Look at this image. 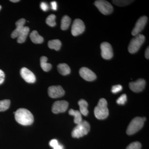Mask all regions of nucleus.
<instances>
[{
    "label": "nucleus",
    "mask_w": 149,
    "mask_h": 149,
    "mask_svg": "<svg viewBox=\"0 0 149 149\" xmlns=\"http://www.w3.org/2000/svg\"><path fill=\"white\" fill-rule=\"evenodd\" d=\"M48 94L52 98H57L64 95L65 91L61 86H52L48 88Z\"/></svg>",
    "instance_id": "10"
},
{
    "label": "nucleus",
    "mask_w": 149,
    "mask_h": 149,
    "mask_svg": "<svg viewBox=\"0 0 149 149\" xmlns=\"http://www.w3.org/2000/svg\"><path fill=\"white\" fill-rule=\"evenodd\" d=\"M94 114L96 118L100 120L105 119L109 115L107 102L104 98L100 99L97 106L94 109Z\"/></svg>",
    "instance_id": "2"
},
{
    "label": "nucleus",
    "mask_w": 149,
    "mask_h": 149,
    "mask_svg": "<svg viewBox=\"0 0 149 149\" xmlns=\"http://www.w3.org/2000/svg\"><path fill=\"white\" fill-rule=\"evenodd\" d=\"M91 128L89 123L85 120H82V122L77 124L76 127L73 129L72 132V136L73 138H80L87 135Z\"/></svg>",
    "instance_id": "3"
},
{
    "label": "nucleus",
    "mask_w": 149,
    "mask_h": 149,
    "mask_svg": "<svg viewBox=\"0 0 149 149\" xmlns=\"http://www.w3.org/2000/svg\"><path fill=\"white\" fill-rule=\"evenodd\" d=\"M10 1L11 2H12L13 3L18 2L19 1V0H11V1Z\"/></svg>",
    "instance_id": "36"
},
{
    "label": "nucleus",
    "mask_w": 149,
    "mask_h": 149,
    "mask_svg": "<svg viewBox=\"0 0 149 149\" xmlns=\"http://www.w3.org/2000/svg\"><path fill=\"white\" fill-rule=\"evenodd\" d=\"M146 85V82L144 79H139L134 82L129 83L130 90L135 93H139L144 90Z\"/></svg>",
    "instance_id": "14"
},
{
    "label": "nucleus",
    "mask_w": 149,
    "mask_h": 149,
    "mask_svg": "<svg viewBox=\"0 0 149 149\" xmlns=\"http://www.w3.org/2000/svg\"><path fill=\"white\" fill-rule=\"evenodd\" d=\"M95 6L104 15H107L112 13L113 11V7L109 2L104 0L96 1L95 2Z\"/></svg>",
    "instance_id": "6"
},
{
    "label": "nucleus",
    "mask_w": 149,
    "mask_h": 149,
    "mask_svg": "<svg viewBox=\"0 0 149 149\" xmlns=\"http://www.w3.org/2000/svg\"><path fill=\"white\" fill-rule=\"evenodd\" d=\"M29 31L28 27H24L17 37V42L18 43H22L25 42Z\"/></svg>",
    "instance_id": "16"
},
{
    "label": "nucleus",
    "mask_w": 149,
    "mask_h": 149,
    "mask_svg": "<svg viewBox=\"0 0 149 149\" xmlns=\"http://www.w3.org/2000/svg\"><path fill=\"white\" fill-rule=\"evenodd\" d=\"M53 149H64V148L62 145L58 144L56 147L54 148Z\"/></svg>",
    "instance_id": "35"
},
{
    "label": "nucleus",
    "mask_w": 149,
    "mask_h": 149,
    "mask_svg": "<svg viewBox=\"0 0 149 149\" xmlns=\"http://www.w3.org/2000/svg\"><path fill=\"white\" fill-rule=\"evenodd\" d=\"M68 103L66 101H58L54 103L52 107V111L54 113H63L68 108Z\"/></svg>",
    "instance_id": "11"
},
{
    "label": "nucleus",
    "mask_w": 149,
    "mask_h": 149,
    "mask_svg": "<svg viewBox=\"0 0 149 149\" xmlns=\"http://www.w3.org/2000/svg\"><path fill=\"white\" fill-rule=\"evenodd\" d=\"M51 8L54 10H56L57 9V3L56 2L54 1L51 3Z\"/></svg>",
    "instance_id": "33"
},
{
    "label": "nucleus",
    "mask_w": 149,
    "mask_h": 149,
    "mask_svg": "<svg viewBox=\"0 0 149 149\" xmlns=\"http://www.w3.org/2000/svg\"><path fill=\"white\" fill-rule=\"evenodd\" d=\"M145 57L146 58L149 59V47L147 48L146 50V52H145Z\"/></svg>",
    "instance_id": "34"
},
{
    "label": "nucleus",
    "mask_w": 149,
    "mask_h": 149,
    "mask_svg": "<svg viewBox=\"0 0 149 149\" xmlns=\"http://www.w3.org/2000/svg\"><path fill=\"white\" fill-rule=\"evenodd\" d=\"M145 40V37L142 34L136 35L130 41L128 50L131 54L137 52L140 49Z\"/></svg>",
    "instance_id": "5"
},
{
    "label": "nucleus",
    "mask_w": 149,
    "mask_h": 149,
    "mask_svg": "<svg viewBox=\"0 0 149 149\" xmlns=\"http://www.w3.org/2000/svg\"><path fill=\"white\" fill-rule=\"evenodd\" d=\"M134 1H128V0H115L112 1V2L116 5L118 6H124L130 4L131 3Z\"/></svg>",
    "instance_id": "26"
},
{
    "label": "nucleus",
    "mask_w": 149,
    "mask_h": 149,
    "mask_svg": "<svg viewBox=\"0 0 149 149\" xmlns=\"http://www.w3.org/2000/svg\"><path fill=\"white\" fill-rule=\"evenodd\" d=\"M122 86L121 85H114L112 87L111 92L113 94H116L122 90Z\"/></svg>",
    "instance_id": "29"
},
{
    "label": "nucleus",
    "mask_w": 149,
    "mask_h": 149,
    "mask_svg": "<svg viewBox=\"0 0 149 149\" xmlns=\"http://www.w3.org/2000/svg\"><path fill=\"white\" fill-rule=\"evenodd\" d=\"M40 8L44 11H47L49 10V6L47 3L42 2L40 4Z\"/></svg>",
    "instance_id": "30"
},
{
    "label": "nucleus",
    "mask_w": 149,
    "mask_h": 149,
    "mask_svg": "<svg viewBox=\"0 0 149 149\" xmlns=\"http://www.w3.org/2000/svg\"><path fill=\"white\" fill-rule=\"evenodd\" d=\"M146 118L137 117L133 118L128 125L126 133L128 135H132L137 133L143 128Z\"/></svg>",
    "instance_id": "4"
},
{
    "label": "nucleus",
    "mask_w": 149,
    "mask_h": 149,
    "mask_svg": "<svg viewBox=\"0 0 149 149\" xmlns=\"http://www.w3.org/2000/svg\"><path fill=\"white\" fill-rule=\"evenodd\" d=\"M14 113L15 120L22 125H30L34 122L33 115L26 109H19Z\"/></svg>",
    "instance_id": "1"
},
{
    "label": "nucleus",
    "mask_w": 149,
    "mask_h": 149,
    "mask_svg": "<svg viewBox=\"0 0 149 149\" xmlns=\"http://www.w3.org/2000/svg\"><path fill=\"white\" fill-rule=\"evenodd\" d=\"M127 96H126V95L125 94H123L117 99L116 102L118 104L124 105L127 102Z\"/></svg>",
    "instance_id": "28"
},
{
    "label": "nucleus",
    "mask_w": 149,
    "mask_h": 149,
    "mask_svg": "<svg viewBox=\"0 0 149 149\" xmlns=\"http://www.w3.org/2000/svg\"><path fill=\"white\" fill-rule=\"evenodd\" d=\"M56 17L55 15H50L46 19V23L50 27H54L56 25Z\"/></svg>",
    "instance_id": "25"
},
{
    "label": "nucleus",
    "mask_w": 149,
    "mask_h": 149,
    "mask_svg": "<svg viewBox=\"0 0 149 149\" xmlns=\"http://www.w3.org/2000/svg\"><path fill=\"white\" fill-rule=\"evenodd\" d=\"M25 19L24 18H21L19 19L15 23L16 28L13 31L11 34V37L13 38H17L20 32L23 29L25 23Z\"/></svg>",
    "instance_id": "15"
},
{
    "label": "nucleus",
    "mask_w": 149,
    "mask_h": 149,
    "mask_svg": "<svg viewBox=\"0 0 149 149\" xmlns=\"http://www.w3.org/2000/svg\"><path fill=\"white\" fill-rule=\"evenodd\" d=\"M101 50L102 57L106 60H109L113 56V51L111 45L107 42L101 44Z\"/></svg>",
    "instance_id": "8"
},
{
    "label": "nucleus",
    "mask_w": 149,
    "mask_h": 149,
    "mask_svg": "<svg viewBox=\"0 0 149 149\" xmlns=\"http://www.w3.org/2000/svg\"><path fill=\"white\" fill-rule=\"evenodd\" d=\"M85 30L84 22L80 19H76L73 22L71 27V33L74 36L82 34Z\"/></svg>",
    "instance_id": "7"
},
{
    "label": "nucleus",
    "mask_w": 149,
    "mask_h": 149,
    "mask_svg": "<svg viewBox=\"0 0 149 149\" xmlns=\"http://www.w3.org/2000/svg\"><path fill=\"white\" fill-rule=\"evenodd\" d=\"M148 21V17L146 16L141 17L137 20L135 27L132 30V35L135 36L140 34V32L144 29V27Z\"/></svg>",
    "instance_id": "9"
},
{
    "label": "nucleus",
    "mask_w": 149,
    "mask_h": 149,
    "mask_svg": "<svg viewBox=\"0 0 149 149\" xmlns=\"http://www.w3.org/2000/svg\"><path fill=\"white\" fill-rule=\"evenodd\" d=\"M1 6H0V10H1Z\"/></svg>",
    "instance_id": "37"
},
{
    "label": "nucleus",
    "mask_w": 149,
    "mask_h": 149,
    "mask_svg": "<svg viewBox=\"0 0 149 149\" xmlns=\"http://www.w3.org/2000/svg\"><path fill=\"white\" fill-rule=\"evenodd\" d=\"M141 144L140 142H135L131 143L126 148V149H141Z\"/></svg>",
    "instance_id": "27"
},
{
    "label": "nucleus",
    "mask_w": 149,
    "mask_h": 149,
    "mask_svg": "<svg viewBox=\"0 0 149 149\" xmlns=\"http://www.w3.org/2000/svg\"><path fill=\"white\" fill-rule=\"evenodd\" d=\"M78 104L80 107V112L81 114L85 116L88 115L89 113L88 109V102L85 100L82 99L78 102Z\"/></svg>",
    "instance_id": "18"
},
{
    "label": "nucleus",
    "mask_w": 149,
    "mask_h": 149,
    "mask_svg": "<svg viewBox=\"0 0 149 149\" xmlns=\"http://www.w3.org/2000/svg\"><path fill=\"white\" fill-rule=\"evenodd\" d=\"M30 38L31 41L35 44H41L44 41L43 37L40 36L36 30H34L31 32Z\"/></svg>",
    "instance_id": "17"
},
{
    "label": "nucleus",
    "mask_w": 149,
    "mask_h": 149,
    "mask_svg": "<svg viewBox=\"0 0 149 149\" xmlns=\"http://www.w3.org/2000/svg\"><path fill=\"white\" fill-rule=\"evenodd\" d=\"M5 77V75L4 72L2 70L0 69V85L3 83Z\"/></svg>",
    "instance_id": "32"
},
{
    "label": "nucleus",
    "mask_w": 149,
    "mask_h": 149,
    "mask_svg": "<svg viewBox=\"0 0 149 149\" xmlns=\"http://www.w3.org/2000/svg\"><path fill=\"white\" fill-rule=\"evenodd\" d=\"M21 77L26 82L29 83H33L36 81V77L34 73L28 68H22L20 70Z\"/></svg>",
    "instance_id": "13"
},
{
    "label": "nucleus",
    "mask_w": 149,
    "mask_h": 149,
    "mask_svg": "<svg viewBox=\"0 0 149 149\" xmlns=\"http://www.w3.org/2000/svg\"><path fill=\"white\" fill-rule=\"evenodd\" d=\"M57 69L59 72L63 75H66L70 72V69L68 65L66 63H60L57 66Z\"/></svg>",
    "instance_id": "20"
},
{
    "label": "nucleus",
    "mask_w": 149,
    "mask_h": 149,
    "mask_svg": "<svg viewBox=\"0 0 149 149\" xmlns=\"http://www.w3.org/2000/svg\"><path fill=\"white\" fill-rule=\"evenodd\" d=\"M59 144L58 141L56 139H53L49 142V146L53 148Z\"/></svg>",
    "instance_id": "31"
},
{
    "label": "nucleus",
    "mask_w": 149,
    "mask_h": 149,
    "mask_svg": "<svg viewBox=\"0 0 149 149\" xmlns=\"http://www.w3.org/2000/svg\"><path fill=\"white\" fill-rule=\"evenodd\" d=\"M71 23V19L67 15H65L62 17L61 21V28L63 30H66L68 29Z\"/></svg>",
    "instance_id": "23"
},
{
    "label": "nucleus",
    "mask_w": 149,
    "mask_h": 149,
    "mask_svg": "<svg viewBox=\"0 0 149 149\" xmlns=\"http://www.w3.org/2000/svg\"><path fill=\"white\" fill-rule=\"evenodd\" d=\"M9 100H5L0 101V111H4L7 110L10 106Z\"/></svg>",
    "instance_id": "24"
},
{
    "label": "nucleus",
    "mask_w": 149,
    "mask_h": 149,
    "mask_svg": "<svg viewBox=\"0 0 149 149\" xmlns=\"http://www.w3.org/2000/svg\"><path fill=\"white\" fill-rule=\"evenodd\" d=\"M48 58L43 56L40 58V65L44 71L48 72L52 69V65L47 63Z\"/></svg>",
    "instance_id": "19"
},
{
    "label": "nucleus",
    "mask_w": 149,
    "mask_h": 149,
    "mask_svg": "<svg viewBox=\"0 0 149 149\" xmlns=\"http://www.w3.org/2000/svg\"><path fill=\"white\" fill-rule=\"evenodd\" d=\"M48 47L51 49L56 51L59 50L61 46V42L58 40H50L48 42Z\"/></svg>",
    "instance_id": "22"
},
{
    "label": "nucleus",
    "mask_w": 149,
    "mask_h": 149,
    "mask_svg": "<svg viewBox=\"0 0 149 149\" xmlns=\"http://www.w3.org/2000/svg\"><path fill=\"white\" fill-rule=\"evenodd\" d=\"M79 73L80 76L86 81H93L97 78L96 74L88 68H81L79 71Z\"/></svg>",
    "instance_id": "12"
},
{
    "label": "nucleus",
    "mask_w": 149,
    "mask_h": 149,
    "mask_svg": "<svg viewBox=\"0 0 149 149\" xmlns=\"http://www.w3.org/2000/svg\"><path fill=\"white\" fill-rule=\"evenodd\" d=\"M69 114L70 115L74 116V122L75 124H79L83 120L82 114L78 111L74 110L72 109H70L69 111Z\"/></svg>",
    "instance_id": "21"
}]
</instances>
